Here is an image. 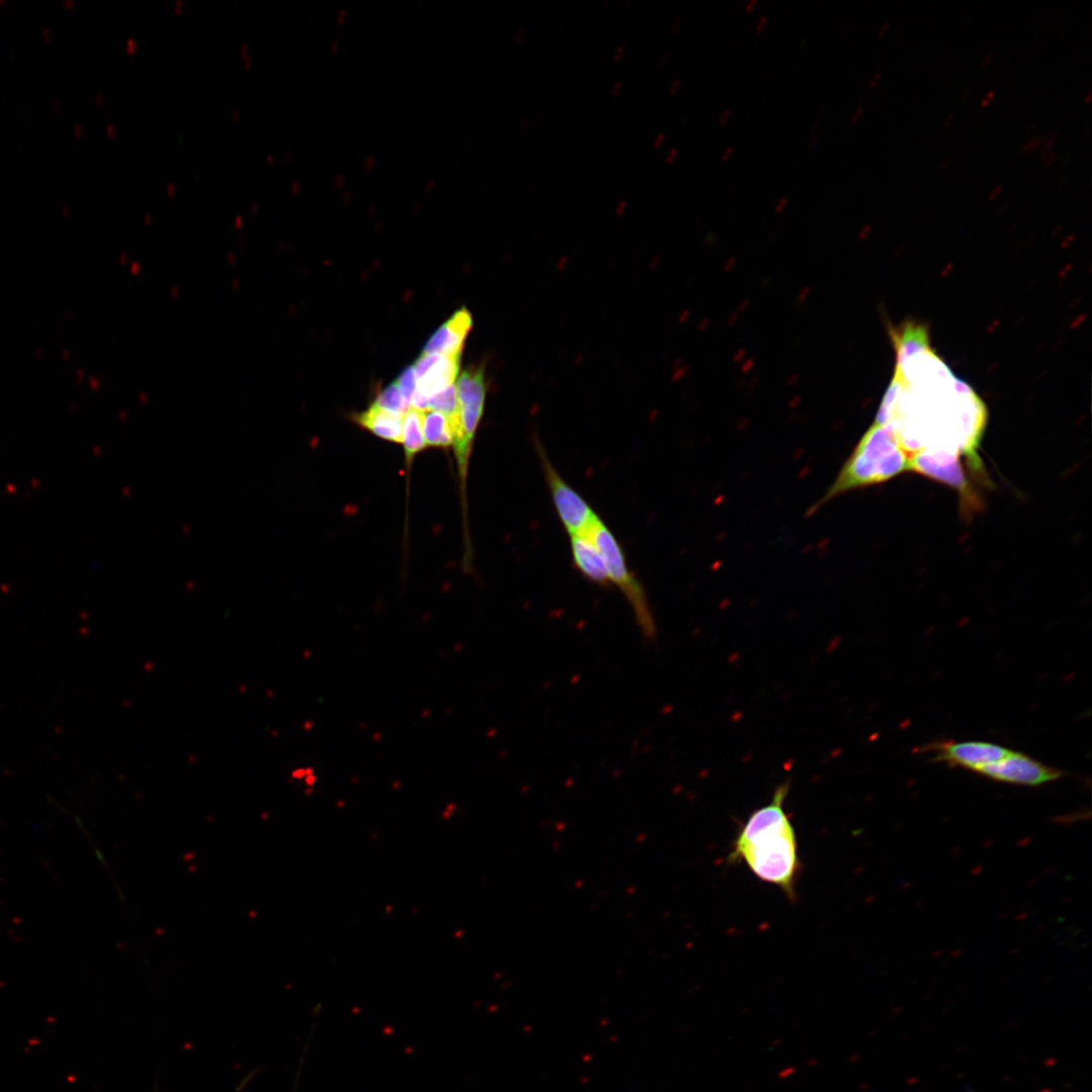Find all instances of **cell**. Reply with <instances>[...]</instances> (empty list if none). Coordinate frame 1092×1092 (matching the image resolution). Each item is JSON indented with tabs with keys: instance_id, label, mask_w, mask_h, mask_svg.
<instances>
[{
	"instance_id": "obj_3",
	"label": "cell",
	"mask_w": 1092,
	"mask_h": 1092,
	"mask_svg": "<svg viewBox=\"0 0 1092 1092\" xmlns=\"http://www.w3.org/2000/svg\"><path fill=\"white\" fill-rule=\"evenodd\" d=\"M534 447L552 503L565 531L569 536L586 534L600 517L560 475L538 438L535 439Z\"/></svg>"
},
{
	"instance_id": "obj_24",
	"label": "cell",
	"mask_w": 1092,
	"mask_h": 1092,
	"mask_svg": "<svg viewBox=\"0 0 1092 1092\" xmlns=\"http://www.w3.org/2000/svg\"><path fill=\"white\" fill-rule=\"evenodd\" d=\"M1001 187H1002V185H1001V184H998V185H996V186H995V187L993 188V190H992V191L990 192V194H989V198H993V197H995V196L997 195V193H998V192H999V191L1001 190Z\"/></svg>"
},
{
	"instance_id": "obj_11",
	"label": "cell",
	"mask_w": 1092,
	"mask_h": 1092,
	"mask_svg": "<svg viewBox=\"0 0 1092 1092\" xmlns=\"http://www.w3.org/2000/svg\"><path fill=\"white\" fill-rule=\"evenodd\" d=\"M405 463L410 465L426 447L423 434V411L408 407L402 419V439Z\"/></svg>"
},
{
	"instance_id": "obj_30",
	"label": "cell",
	"mask_w": 1092,
	"mask_h": 1092,
	"mask_svg": "<svg viewBox=\"0 0 1092 1092\" xmlns=\"http://www.w3.org/2000/svg\"><path fill=\"white\" fill-rule=\"evenodd\" d=\"M729 114H730V110L729 109L725 110L723 112V114L721 115V117L719 118V122L723 123L725 121V119L729 116Z\"/></svg>"
},
{
	"instance_id": "obj_12",
	"label": "cell",
	"mask_w": 1092,
	"mask_h": 1092,
	"mask_svg": "<svg viewBox=\"0 0 1092 1092\" xmlns=\"http://www.w3.org/2000/svg\"><path fill=\"white\" fill-rule=\"evenodd\" d=\"M423 434L427 446L446 449L453 445L451 424L441 413L423 411Z\"/></svg>"
},
{
	"instance_id": "obj_14",
	"label": "cell",
	"mask_w": 1092,
	"mask_h": 1092,
	"mask_svg": "<svg viewBox=\"0 0 1092 1092\" xmlns=\"http://www.w3.org/2000/svg\"><path fill=\"white\" fill-rule=\"evenodd\" d=\"M373 404L401 416H403L408 407H411L403 399L395 381L390 383L376 395Z\"/></svg>"
},
{
	"instance_id": "obj_8",
	"label": "cell",
	"mask_w": 1092,
	"mask_h": 1092,
	"mask_svg": "<svg viewBox=\"0 0 1092 1092\" xmlns=\"http://www.w3.org/2000/svg\"><path fill=\"white\" fill-rule=\"evenodd\" d=\"M402 419L403 416L383 410L373 403L367 410L352 416V420L361 428L394 443H401Z\"/></svg>"
},
{
	"instance_id": "obj_1",
	"label": "cell",
	"mask_w": 1092,
	"mask_h": 1092,
	"mask_svg": "<svg viewBox=\"0 0 1092 1092\" xmlns=\"http://www.w3.org/2000/svg\"><path fill=\"white\" fill-rule=\"evenodd\" d=\"M788 792V784L780 785L770 802L748 816L728 859L743 861L759 880L777 886L794 900L800 860L794 826L784 809Z\"/></svg>"
},
{
	"instance_id": "obj_29",
	"label": "cell",
	"mask_w": 1092,
	"mask_h": 1092,
	"mask_svg": "<svg viewBox=\"0 0 1092 1092\" xmlns=\"http://www.w3.org/2000/svg\"><path fill=\"white\" fill-rule=\"evenodd\" d=\"M755 5H756V0H749L748 2L745 3V9L746 10L753 9Z\"/></svg>"
},
{
	"instance_id": "obj_20",
	"label": "cell",
	"mask_w": 1092,
	"mask_h": 1092,
	"mask_svg": "<svg viewBox=\"0 0 1092 1092\" xmlns=\"http://www.w3.org/2000/svg\"><path fill=\"white\" fill-rule=\"evenodd\" d=\"M1056 157H1057V152H1054V151H1051L1048 154H1045L1042 157L1044 165H1051L1053 163V161L1056 159Z\"/></svg>"
},
{
	"instance_id": "obj_27",
	"label": "cell",
	"mask_w": 1092,
	"mask_h": 1092,
	"mask_svg": "<svg viewBox=\"0 0 1092 1092\" xmlns=\"http://www.w3.org/2000/svg\"><path fill=\"white\" fill-rule=\"evenodd\" d=\"M861 110H862V106H861V105H859V106H858V108H856V109L854 110L853 114L851 115V120H852V121H855V120H856V118L858 117V115H859V113L861 112Z\"/></svg>"
},
{
	"instance_id": "obj_31",
	"label": "cell",
	"mask_w": 1092,
	"mask_h": 1092,
	"mask_svg": "<svg viewBox=\"0 0 1092 1092\" xmlns=\"http://www.w3.org/2000/svg\"><path fill=\"white\" fill-rule=\"evenodd\" d=\"M949 160H950V156L944 157V159L942 160V163L940 164V168H944V166L948 164Z\"/></svg>"
},
{
	"instance_id": "obj_32",
	"label": "cell",
	"mask_w": 1092,
	"mask_h": 1092,
	"mask_svg": "<svg viewBox=\"0 0 1092 1092\" xmlns=\"http://www.w3.org/2000/svg\"><path fill=\"white\" fill-rule=\"evenodd\" d=\"M1090 99H1091V91L1088 90L1085 97H1084V100H1085V102H1089Z\"/></svg>"
},
{
	"instance_id": "obj_2",
	"label": "cell",
	"mask_w": 1092,
	"mask_h": 1092,
	"mask_svg": "<svg viewBox=\"0 0 1092 1092\" xmlns=\"http://www.w3.org/2000/svg\"><path fill=\"white\" fill-rule=\"evenodd\" d=\"M586 535L601 552L611 584L616 585L632 608L635 619L647 639L655 636V623L642 583L630 570L624 550L610 528L599 518Z\"/></svg>"
},
{
	"instance_id": "obj_23",
	"label": "cell",
	"mask_w": 1092,
	"mask_h": 1092,
	"mask_svg": "<svg viewBox=\"0 0 1092 1092\" xmlns=\"http://www.w3.org/2000/svg\"><path fill=\"white\" fill-rule=\"evenodd\" d=\"M992 56H993L992 52H989L988 54H986L984 59L981 61V66L985 67L989 63V61L992 59Z\"/></svg>"
},
{
	"instance_id": "obj_10",
	"label": "cell",
	"mask_w": 1092,
	"mask_h": 1092,
	"mask_svg": "<svg viewBox=\"0 0 1092 1092\" xmlns=\"http://www.w3.org/2000/svg\"><path fill=\"white\" fill-rule=\"evenodd\" d=\"M459 405L484 406L485 380L482 368H468L458 378L456 384Z\"/></svg>"
},
{
	"instance_id": "obj_19",
	"label": "cell",
	"mask_w": 1092,
	"mask_h": 1092,
	"mask_svg": "<svg viewBox=\"0 0 1092 1092\" xmlns=\"http://www.w3.org/2000/svg\"><path fill=\"white\" fill-rule=\"evenodd\" d=\"M994 95H995V90L988 91L984 95V97L982 98V100L980 102V105L981 106H986L990 102V100L994 97Z\"/></svg>"
},
{
	"instance_id": "obj_6",
	"label": "cell",
	"mask_w": 1092,
	"mask_h": 1092,
	"mask_svg": "<svg viewBox=\"0 0 1092 1092\" xmlns=\"http://www.w3.org/2000/svg\"><path fill=\"white\" fill-rule=\"evenodd\" d=\"M471 326L472 317L467 308L462 307L456 310L429 339L423 353L461 355L463 342Z\"/></svg>"
},
{
	"instance_id": "obj_7",
	"label": "cell",
	"mask_w": 1092,
	"mask_h": 1092,
	"mask_svg": "<svg viewBox=\"0 0 1092 1092\" xmlns=\"http://www.w3.org/2000/svg\"><path fill=\"white\" fill-rule=\"evenodd\" d=\"M570 552L573 566L590 582L607 587L611 584L604 558L586 534L571 535Z\"/></svg>"
},
{
	"instance_id": "obj_28",
	"label": "cell",
	"mask_w": 1092,
	"mask_h": 1092,
	"mask_svg": "<svg viewBox=\"0 0 1092 1092\" xmlns=\"http://www.w3.org/2000/svg\"><path fill=\"white\" fill-rule=\"evenodd\" d=\"M953 116H954V112H950V113H949V114L947 115V117H945V119L943 120V122H942L943 126H946V125H948V124H949V122H950V121L952 120Z\"/></svg>"
},
{
	"instance_id": "obj_16",
	"label": "cell",
	"mask_w": 1092,
	"mask_h": 1092,
	"mask_svg": "<svg viewBox=\"0 0 1092 1092\" xmlns=\"http://www.w3.org/2000/svg\"><path fill=\"white\" fill-rule=\"evenodd\" d=\"M439 356H440V354H424V353H422V355L417 359V361L413 365L417 380L422 378L429 371V369L438 360Z\"/></svg>"
},
{
	"instance_id": "obj_18",
	"label": "cell",
	"mask_w": 1092,
	"mask_h": 1092,
	"mask_svg": "<svg viewBox=\"0 0 1092 1092\" xmlns=\"http://www.w3.org/2000/svg\"><path fill=\"white\" fill-rule=\"evenodd\" d=\"M1054 145H1055V140L1050 139V138L1045 142H1043L1042 147L1040 149V153H1039L1040 157L1042 158L1045 154L1051 152Z\"/></svg>"
},
{
	"instance_id": "obj_5",
	"label": "cell",
	"mask_w": 1092,
	"mask_h": 1092,
	"mask_svg": "<svg viewBox=\"0 0 1092 1092\" xmlns=\"http://www.w3.org/2000/svg\"><path fill=\"white\" fill-rule=\"evenodd\" d=\"M933 760L978 771L983 766L1006 756L1010 749L984 741H944L928 746Z\"/></svg>"
},
{
	"instance_id": "obj_25",
	"label": "cell",
	"mask_w": 1092,
	"mask_h": 1092,
	"mask_svg": "<svg viewBox=\"0 0 1092 1092\" xmlns=\"http://www.w3.org/2000/svg\"><path fill=\"white\" fill-rule=\"evenodd\" d=\"M880 76H881V73H880V72H877V73H876V74H875V75H874V76L872 77V79H871V81H870V83H869V87H870V88H871V87H873V86H875V84L877 83V80H878V79L880 78Z\"/></svg>"
},
{
	"instance_id": "obj_13",
	"label": "cell",
	"mask_w": 1092,
	"mask_h": 1092,
	"mask_svg": "<svg viewBox=\"0 0 1092 1092\" xmlns=\"http://www.w3.org/2000/svg\"><path fill=\"white\" fill-rule=\"evenodd\" d=\"M427 410L435 411L452 419L460 415L455 383L431 396Z\"/></svg>"
},
{
	"instance_id": "obj_9",
	"label": "cell",
	"mask_w": 1092,
	"mask_h": 1092,
	"mask_svg": "<svg viewBox=\"0 0 1092 1092\" xmlns=\"http://www.w3.org/2000/svg\"><path fill=\"white\" fill-rule=\"evenodd\" d=\"M461 355H440L429 371L417 380L416 390L428 399L454 384L460 370Z\"/></svg>"
},
{
	"instance_id": "obj_26",
	"label": "cell",
	"mask_w": 1092,
	"mask_h": 1092,
	"mask_svg": "<svg viewBox=\"0 0 1092 1092\" xmlns=\"http://www.w3.org/2000/svg\"><path fill=\"white\" fill-rule=\"evenodd\" d=\"M888 25H889V21H885V22H884V23L882 24L881 28H880V29H879V31H878V36H879V37H881V36H882V35L884 34V32H885L886 28L888 27Z\"/></svg>"
},
{
	"instance_id": "obj_21",
	"label": "cell",
	"mask_w": 1092,
	"mask_h": 1092,
	"mask_svg": "<svg viewBox=\"0 0 1092 1092\" xmlns=\"http://www.w3.org/2000/svg\"><path fill=\"white\" fill-rule=\"evenodd\" d=\"M766 19H767L766 15H762V16H761V17H760V18L758 19V21H757V23H756V26H755V30H756V31H760V30L762 29V27H763L764 23L766 22Z\"/></svg>"
},
{
	"instance_id": "obj_4",
	"label": "cell",
	"mask_w": 1092,
	"mask_h": 1092,
	"mask_svg": "<svg viewBox=\"0 0 1092 1092\" xmlns=\"http://www.w3.org/2000/svg\"><path fill=\"white\" fill-rule=\"evenodd\" d=\"M977 772L995 781L1033 787L1056 781L1064 774L1056 767L1012 750L1000 760L983 766Z\"/></svg>"
},
{
	"instance_id": "obj_17",
	"label": "cell",
	"mask_w": 1092,
	"mask_h": 1092,
	"mask_svg": "<svg viewBox=\"0 0 1092 1092\" xmlns=\"http://www.w3.org/2000/svg\"><path fill=\"white\" fill-rule=\"evenodd\" d=\"M1043 142H1044L1043 135L1037 134V135L1033 136L1032 139H1030L1029 141H1027L1025 144L1022 145V147H1021L1022 151L1027 152V151L1036 150L1040 146H1042Z\"/></svg>"
},
{
	"instance_id": "obj_22",
	"label": "cell",
	"mask_w": 1092,
	"mask_h": 1092,
	"mask_svg": "<svg viewBox=\"0 0 1092 1092\" xmlns=\"http://www.w3.org/2000/svg\"><path fill=\"white\" fill-rule=\"evenodd\" d=\"M732 151H733V148H732V146H728V147H727V148L725 149V151L723 152V154H722V156H721V159H722L723 161L727 160V159H728V158L730 157V155H731Z\"/></svg>"
},
{
	"instance_id": "obj_15",
	"label": "cell",
	"mask_w": 1092,
	"mask_h": 1092,
	"mask_svg": "<svg viewBox=\"0 0 1092 1092\" xmlns=\"http://www.w3.org/2000/svg\"><path fill=\"white\" fill-rule=\"evenodd\" d=\"M405 402L411 406V400L417 387V378L413 365L406 367L395 380Z\"/></svg>"
}]
</instances>
